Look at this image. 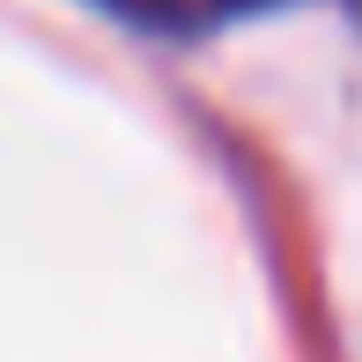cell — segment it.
Here are the masks:
<instances>
[{
  "mask_svg": "<svg viewBox=\"0 0 362 362\" xmlns=\"http://www.w3.org/2000/svg\"><path fill=\"white\" fill-rule=\"evenodd\" d=\"M355 8H362V0H355Z\"/></svg>",
  "mask_w": 362,
  "mask_h": 362,
  "instance_id": "2",
  "label": "cell"
},
{
  "mask_svg": "<svg viewBox=\"0 0 362 362\" xmlns=\"http://www.w3.org/2000/svg\"><path fill=\"white\" fill-rule=\"evenodd\" d=\"M104 8L148 30H215V23H237V15L281 8V0H104Z\"/></svg>",
  "mask_w": 362,
  "mask_h": 362,
  "instance_id": "1",
  "label": "cell"
}]
</instances>
